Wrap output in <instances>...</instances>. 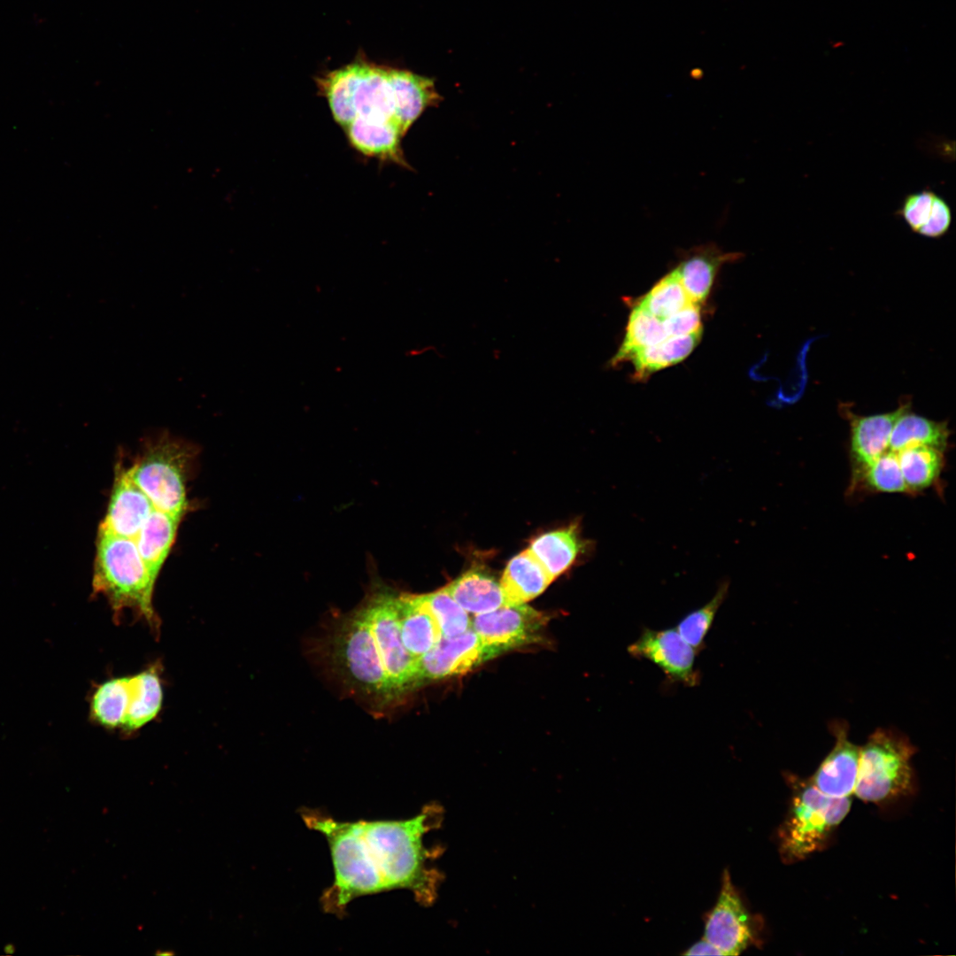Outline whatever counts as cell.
I'll use <instances>...</instances> for the list:
<instances>
[{
	"instance_id": "24",
	"label": "cell",
	"mask_w": 956,
	"mask_h": 956,
	"mask_svg": "<svg viewBox=\"0 0 956 956\" xmlns=\"http://www.w3.org/2000/svg\"><path fill=\"white\" fill-rule=\"evenodd\" d=\"M949 435L945 422L914 413L908 407L898 416L893 426L889 450L898 452L907 447L923 445L944 451L948 445Z\"/></svg>"
},
{
	"instance_id": "2",
	"label": "cell",
	"mask_w": 956,
	"mask_h": 956,
	"mask_svg": "<svg viewBox=\"0 0 956 956\" xmlns=\"http://www.w3.org/2000/svg\"><path fill=\"white\" fill-rule=\"evenodd\" d=\"M316 83L343 128L352 121L390 125L405 136L425 110L442 100L433 79L372 62L361 54L319 76Z\"/></svg>"
},
{
	"instance_id": "32",
	"label": "cell",
	"mask_w": 956,
	"mask_h": 956,
	"mask_svg": "<svg viewBox=\"0 0 956 956\" xmlns=\"http://www.w3.org/2000/svg\"><path fill=\"white\" fill-rule=\"evenodd\" d=\"M936 193L925 189L907 195L897 212L910 229L918 234L929 220L934 205Z\"/></svg>"
},
{
	"instance_id": "33",
	"label": "cell",
	"mask_w": 956,
	"mask_h": 956,
	"mask_svg": "<svg viewBox=\"0 0 956 956\" xmlns=\"http://www.w3.org/2000/svg\"><path fill=\"white\" fill-rule=\"evenodd\" d=\"M663 323L669 336L690 335L701 330L699 305L691 304L664 320Z\"/></svg>"
},
{
	"instance_id": "11",
	"label": "cell",
	"mask_w": 956,
	"mask_h": 956,
	"mask_svg": "<svg viewBox=\"0 0 956 956\" xmlns=\"http://www.w3.org/2000/svg\"><path fill=\"white\" fill-rule=\"evenodd\" d=\"M628 652L656 665L672 682L694 687L700 682V674L695 669L698 652L675 628H644L638 638L628 645Z\"/></svg>"
},
{
	"instance_id": "8",
	"label": "cell",
	"mask_w": 956,
	"mask_h": 956,
	"mask_svg": "<svg viewBox=\"0 0 956 956\" xmlns=\"http://www.w3.org/2000/svg\"><path fill=\"white\" fill-rule=\"evenodd\" d=\"M396 594L380 588L362 605L395 699L416 689V660L402 641Z\"/></svg>"
},
{
	"instance_id": "9",
	"label": "cell",
	"mask_w": 956,
	"mask_h": 956,
	"mask_svg": "<svg viewBox=\"0 0 956 956\" xmlns=\"http://www.w3.org/2000/svg\"><path fill=\"white\" fill-rule=\"evenodd\" d=\"M547 616L525 605H504L472 618V628L495 658L509 650L536 643Z\"/></svg>"
},
{
	"instance_id": "5",
	"label": "cell",
	"mask_w": 956,
	"mask_h": 956,
	"mask_svg": "<svg viewBox=\"0 0 956 956\" xmlns=\"http://www.w3.org/2000/svg\"><path fill=\"white\" fill-rule=\"evenodd\" d=\"M192 449L184 442L161 434L149 443L128 470L155 509L181 518L187 509L186 482Z\"/></svg>"
},
{
	"instance_id": "19",
	"label": "cell",
	"mask_w": 956,
	"mask_h": 956,
	"mask_svg": "<svg viewBox=\"0 0 956 956\" xmlns=\"http://www.w3.org/2000/svg\"><path fill=\"white\" fill-rule=\"evenodd\" d=\"M552 582L527 549L507 564L500 582L506 605L525 604L544 591Z\"/></svg>"
},
{
	"instance_id": "23",
	"label": "cell",
	"mask_w": 956,
	"mask_h": 956,
	"mask_svg": "<svg viewBox=\"0 0 956 956\" xmlns=\"http://www.w3.org/2000/svg\"><path fill=\"white\" fill-rule=\"evenodd\" d=\"M132 675L115 677L97 685L91 696L89 715L106 729L121 730L132 701Z\"/></svg>"
},
{
	"instance_id": "15",
	"label": "cell",
	"mask_w": 956,
	"mask_h": 956,
	"mask_svg": "<svg viewBox=\"0 0 956 956\" xmlns=\"http://www.w3.org/2000/svg\"><path fill=\"white\" fill-rule=\"evenodd\" d=\"M909 407L901 405L893 412L867 416H851L850 455L854 473L889 451L890 437L898 416Z\"/></svg>"
},
{
	"instance_id": "34",
	"label": "cell",
	"mask_w": 956,
	"mask_h": 956,
	"mask_svg": "<svg viewBox=\"0 0 956 956\" xmlns=\"http://www.w3.org/2000/svg\"><path fill=\"white\" fill-rule=\"evenodd\" d=\"M952 220V211L949 204L942 197L937 194L931 215L918 234L925 237L939 238L948 232Z\"/></svg>"
},
{
	"instance_id": "31",
	"label": "cell",
	"mask_w": 956,
	"mask_h": 956,
	"mask_svg": "<svg viewBox=\"0 0 956 956\" xmlns=\"http://www.w3.org/2000/svg\"><path fill=\"white\" fill-rule=\"evenodd\" d=\"M433 613L443 637H453L463 634L472 628V618L454 598L442 588L436 591L423 594Z\"/></svg>"
},
{
	"instance_id": "26",
	"label": "cell",
	"mask_w": 956,
	"mask_h": 956,
	"mask_svg": "<svg viewBox=\"0 0 956 956\" xmlns=\"http://www.w3.org/2000/svg\"><path fill=\"white\" fill-rule=\"evenodd\" d=\"M944 451L930 446H911L896 452L908 493L933 485L944 466Z\"/></svg>"
},
{
	"instance_id": "20",
	"label": "cell",
	"mask_w": 956,
	"mask_h": 956,
	"mask_svg": "<svg viewBox=\"0 0 956 956\" xmlns=\"http://www.w3.org/2000/svg\"><path fill=\"white\" fill-rule=\"evenodd\" d=\"M585 547L576 525H571L537 536L528 550L553 581L574 564Z\"/></svg>"
},
{
	"instance_id": "4",
	"label": "cell",
	"mask_w": 956,
	"mask_h": 956,
	"mask_svg": "<svg viewBox=\"0 0 956 956\" xmlns=\"http://www.w3.org/2000/svg\"><path fill=\"white\" fill-rule=\"evenodd\" d=\"M791 789L789 811L779 829V852L786 863L797 862L821 850L851 809L849 797L820 791L810 779L787 775Z\"/></svg>"
},
{
	"instance_id": "25",
	"label": "cell",
	"mask_w": 956,
	"mask_h": 956,
	"mask_svg": "<svg viewBox=\"0 0 956 956\" xmlns=\"http://www.w3.org/2000/svg\"><path fill=\"white\" fill-rule=\"evenodd\" d=\"M702 329L690 335H671L662 342L634 351L628 358L634 363L637 379L684 359L700 340Z\"/></svg>"
},
{
	"instance_id": "16",
	"label": "cell",
	"mask_w": 956,
	"mask_h": 956,
	"mask_svg": "<svg viewBox=\"0 0 956 956\" xmlns=\"http://www.w3.org/2000/svg\"><path fill=\"white\" fill-rule=\"evenodd\" d=\"M396 605L402 641L417 660L442 637L439 626L423 594H396Z\"/></svg>"
},
{
	"instance_id": "14",
	"label": "cell",
	"mask_w": 956,
	"mask_h": 956,
	"mask_svg": "<svg viewBox=\"0 0 956 956\" xmlns=\"http://www.w3.org/2000/svg\"><path fill=\"white\" fill-rule=\"evenodd\" d=\"M145 493L131 478L128 470L116 473L107 512L99 528L134 539L154 510Z\"/></svg>"
},
{
	"instance_id": "13",
	"label": "cell",
	"mask_w": 956,
	"mask_h": 956,
	"mask_svg": "<svg viewBox=\"0 0 956 956\" xmlns=\"http://www.w3.org/2000/svg\"><path fill=\"white\" fill-rule=\"evenodd\" d=\"M831 730L835 745L810 780L828 796L850 797L857 780L860 747L848 739V728L844 723H833Z\"/></svg>"
},
{
	"instance_id": "1",
	"label": "cell",
	"mask_w": 956,
	"mask_h": 956,
	"mask_svg": "<svg viewBox=\"0 0 956 956\" xmlns=\"http://www.w3.org/2000/svg\"><path fill=\"white\" fill-rule=\"evenodd\" d=\"M443 809L436 804L402 820L338 821L316 809H303L307 828L328 843L334 880L320 897L328 914L342 915L354 899L394 890L412 893L429 906L436 900L443 880L431 866L433 852L424 837L438 828Z\"/></svg>"
},
{
	"instance_id": "22",
	"label": "cell",
	"mask_w": 956,
	"mask_h": 956,
	"mask_svg": "<svg viewBox=\"0 0 956 956\" xmlns=\"http://www.w3.org/2000/svg\"><path fill=\"white\" fill-rule=\"evenodd\" d=\"M180 519L154 509L135 538L145 566L156 580L175 540Z\"/></svg>"
},
{
	"instance_id": "3",
	"label": "cell",
	"mask_w": 956,
	"mask_h": 956,
	"mask_svg": "<svg viewBox=\"0 0 956 956\" xmlns=\"http://www.w3.org/2000/svg\"><path fill=\"white\" fill-rule=\"evenodd\" d=\"M155 582L134 539L99 528L92 586L94 594L107 598L115 619L128 609L158 635L160 621L152 605Z\"/></svg>"
},
{
	"instance_id": "30",
	"label": "cell",
	"mask_w": 956,
	"mask_h": 956,
	"mask_svg": "<svg viewBox=\"0 0 956 956\" xmlns=\"http://www.w3.org/2000/svg\"><path fill=\"white\" fill-rule=\"evenodd\" d=\"M729 589V582H723L718 587L713 598L701 607L685 615L675 628L681 636L698 652L704 646L705 638L709 632L715 615L724 602Z\"/></svg>"
},
{
	"instance_id": "36",
	"label": "cell",
	"mask_w": 956,
	"mask_h": 956,
	"mask_svg": "<svg viewBox=\"0 0 956 956\" xmlns=\"http://www.w3.org/2000/svg\"><path fill=\"white\" fill-rule=\"evenodd\" d=\"M156 954L157 955H173L174 952H169V951L168 952H160V951H158V952H156Z\"/></svg>"
},
{
	"instance_id": "18",
	"label": "cell",
	"mask_w": 956,
	"mask_h": 956,
	"mask_svg": "<svg viewBox=\"0 0 956 956\" xmlns=\"http://www.w3.org/2000/svg\"><path fill=\"white\" fill-rule=\"evenodd\" d=\"M443 588L465 611L474 615L506 605L501 583L482 568H471Z\"/></svg>"
},
{
	"instance_id": "28",
	"label": "cell",
	"mask_w": 956,
	"mask_h": 956,
	"mask_svg": "<svg viewBox=\"0 0 956 956\" xmlns=\"http://www.w3.org/2000/svg\"><path fill=\"white\" fill-rule=\"evenodd\" d=\"M691 304L694 303L689 298L676 270L674 269L657 282L636 305L664 320Z\"/></svg>"
},
{
	"instance_id": "27",
	"label": "cell",
	"mask_w": 956,
	"mask_h": 956,
	"mask_svg": "<svg viewBox=\"0 0 956 956\" xmlns=\"http://www.w3.org/2000/svg\"><path fill=\"white\" fill-rule=\"evenodd\" d=\"M668 336L663 320L636 305L629 315L624 341L610 363L615 366L628 360L636 350L659 343Z\"/></svg>"
},
{
	"instance_id": "7",
	"label": "cell",
	"mask_w": 956,
	"mask_h": 956,
	"mask_svg": "<svg viewBox=\"0 0 956 956\" xmlns=\"http://www.w3.org/2000/svg\"><path fill=\"white\" fill-rule=\"evenodd\" d=\"M332 651L335 666L353 688L382 703L395 700L362 606L341 622Z\"/></svg>"
},
{
	"instance_id": "6",
	"label": "cell",
	"mask_w": 956,
	"mask_h": 956,
	"mask_svg": "<svg viewBox=\"0 0 956 956\" xmlns=\"http://www.w3.org/2000/svg\"><path fill=\"white\" fill-rule=\"evenodd\" d=\"M909 740L890 729H877L860 747L853 793L861 800L879 803L906 795L913 788Z\"/></svg>"
},
{
	"instance_id": "12",
	"label": "cell",
	"mask_w": 956,
	"mask_h": 956,
	"mask_svg": "<svg viewBox=\"0 0 956 956\" xmlns=\"http://www.w3.org/2000/svg\"><path fill=\"white\" fill-rule=\"evenodd\" d=\"M493 658L472 628L453 637L442 636L416 660V689L427 682L466 673Z\"/></svg>"
},
{
	"instance_id": "17",
	"label": "cell",
	"mask_w": 956,
	"mask_h": 956,
	"mask_svg": "<svg viewBox=\"0 0 956 956\" xmlns=\"http://www.w3.org/2000/svg\"><path fill=\"white\" fill-rule=\"evenodd\" d=\"M740 256L736 252H723L713 243L689 251L675 269L690 301L696 305L704 302L719 268Z\"/></svg>"
},
{
	"instance_id": "29",
	"label": "cell",
	"mask_w": 956,
	"mask_h": 956,
	"mask_svg": "<svg viewBox=\"0 0 956 956\" xmlns=\"http://www.w3.org/2000/svg\"><path fill=\"white\" fill-rule=\"evenodd\" d=\"M854 478L872 491L908 493L897 453L890 450L855 472Z\"/></svg>"
},
{
	"instance_id": "35",
	"label": "cell",
	"mask_w": 956,
	"mask_h": 956,
	"mask_svg": "<svg viewBox=\"0 0 956 956\" xmlns=\"http://www.w3.org/2000/svg\"><path fill=\"white\" fill-rule=\"evenodd\" d=\"M684 955H723V953L709 941L703 938L693 944L688 950L682 952Z\"/></svg>"
},
{
	"instance_id": "10",
	"label": "cell",
	"mask_w": 956,
	"mask_h": 956,
	"mask_svg": "<svg viewBox=\"0 0 956 956\" xmlns=\"http://www.w3.org/2000/svg\"><path fill=\"white\" fill-rule=\"evenodd\" d=\"M755 936L752 915L724 869L717 902L705 914L704 938L723 955H737L755 942Z\"/></svg>"
},
{
	"instance_id": "21",
	"label": "cell",
	"mask_w": 956,
	"mask_h": 956,
	"mask_svg": "<svg viewBox=\"0 0 956 956\" xmlns=\"http://www.w3.org/2000/svg\"><path fill=\"white\" fill-rule=\"evenodd\" d=\"M162 666L155 662L132 675V701L122 732L132 734L153 721L163 703Z\"/></svg>"
}]
</instances>
